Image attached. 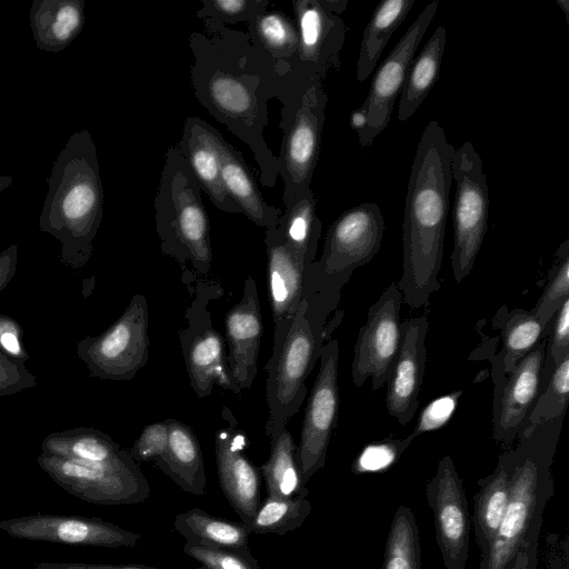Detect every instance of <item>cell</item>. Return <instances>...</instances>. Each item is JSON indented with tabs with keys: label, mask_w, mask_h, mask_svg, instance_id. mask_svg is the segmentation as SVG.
I'll use <instances>...</instances> for the list:
<instances>
[{
	"label": "cell",
	"mask_w": 569,
	"mask_h": 569,
	"mask_svg": "<svg viewBox=\"0 0 569 569\" xmlns=\"http://www.w3.org/2000/svg\"><path fill=\"white\" fill-rule=\"evenodd\" d=\"M173 528L187 542L219 548L247 547L251 533L241 521L214 517L200 508L177 515Z\"/></svg>",
	"instance_id": "e575fe53"
},
{
	"label": "cell",
	"mask_w": 569,
	"mask_h": 569,
	"mask_svg": "<svg viewBox=\"0 0 569 569\" xmlns=\"http://www.w3.org/2000/svg\"><path fill=\"white\" fill-rule=\"evenodd\" d=\"M569 356V299L556 312L547 342L541 391L547 386L553 368ZM541 393V392H540Z\"/></svg>",
	"instance_id": "7bdbcfd3"
},
{
	"label": "cell",
	"mask_w": 569,
	"mask_h": 569,
	"mask_svg": "<svg viewBox=\"0 0 569 569\" xmlns=\"http://www.w3.org/2000/svg\"><path fill=\"white\" fill-rule=\"evenodd\" d=\"M251 43L273 62L277 79L282 77L293 62L299 44L295 20L279 10L264 11L248 26Z\"/></svg>",
	"instance_id": "f546056e"
},
{
	"label": "cell",
	"mask_w": 569,
	"mask_h": 569,
	"mask_svg": "<svg viewBox=\"0 0 569 569\" xmlns=\"http://www.w3.org/2000/svg\"><path fill=\"white\" fill-rule=\"evenodd\" d=\"M270 446L268 460L258 467L264 480L267 496L277 498L308 496L309 489L301 481L296 459L297 446L290 431L286 428L270 440Z\"/></svg>",
	"instance_id": "d590c367"
},
{
	"label": "cell",
	"mask_w": 569,
	"mask_h": 569,
	"mask_svg": "<svg viewBox=\"0 0 569 569\" xmlns=\"http://www.w3.org/2000/svg\"><path fill=\"white\" fill-rule=\"evenodd\" d=\"M547 569H569V537L549 533L546 539Z\"/></svg>",
	"instance_id": "681fc988"
},
{
	"label": "cell",
	"mask_w": 569,
	"mask_h": 569,
	"mask_svg": "<svg viewBox=\"0 0 569 569\" xmlns=\"http://www.w3.org/2000/svg\"><path fill=\"white\" fill-rule=\"evenodd\" d=\"M563 417L525 429L512 450L499 456L509 472V498L502 521L479 569H510L515 556L538 538L543 511L553 496L551 465Z\"/></svg>",
	"instance_id": "5b68a950"
},
{
	"label": "cell",
	"mask_w": 569,
	"mask_h": 569,
	"mask_svg": "<svg viewBox=\"0 0 569 569\" xmlns=\"http://www.w3.org/2000/svg\"><path fill=\"white\" fill-rule=\"evenodd\" d=\"M167 442L168 422L166 419L147 425L129 449V453L136 462L153 461L164 452Z\"/></svg>",
	"instance_id": "bcb514c9"
},
{
	"label": "cell",
	"mask_w": 569,
	"mask_h": 569,
	"mask_svg": "<svg viewBox=\"0 0 569 569\" xmlns=\"http://www.w3.org/2000/svg\"><path fill=\"white\" fill-rule=\"evenodd\" d=\"M447 30L439 26L421 51L413 58L406 74L399 99L398 119L408 120L435 87L445 54Z\"/></svg>",
	"instance_id": "f1b7e54d"
},
{
	"label": "cell",
	"mask_w": 569,
	"mask_h": 569,
	"mask_svg": "<svg viewBox=\"0 0 569 569\" xmlns=\"http://www.w3.org/2000/svg\"><path fill=\"white\" fill-rule=\"evenodd\" d=\"M473 497L472 523L476 542L483 556L491 545L502 521L509 498V472L498 459L493 472L477 481Z\"/></svg>",
	"instance_id": "1f68e13d"
},
{
	"label": "cell",
	"mask_w": 569,
	"mask_h": 569,
	"mask_svg": "<svg viewBox=\"0 0 569 569\" xmlns=\"http://www.w3.org/2000/svg\"><path fill=\"white\" fill-rule=\"evenodd\" d=\"M426 497L433 512L436 540L446 569H466L470 517L462 480L450 456L438 463L435 476L426 485Z\"/></svg>",
	"instance_id": "ac0fdd59"
},
{
	"label": "cell",
	"mask_w": 569,
	"mask_h": 569,
	"mask_svg": "<svg viewBox=\"0 0 569 569\" xmlns=\"http://www.w3.org/2000/svg\"><path fill=\"white\" fill-rule=\"evenodd\" d=\"M539 539H530L515 556L510 569H536Z\"/></svg>",
	"instance_id": "f5cc1de1"
},
{
	"label": "cell",
	"mask_w": 569,
	"mask_h": 569,
	"mask_svg": "<svg viewBox=\"0 0 569 569\" xmlns=\"http://www.w3.org/2000/svg\"><path fill=\"white\" fill-rule=\"evenodd\" d=\"M37 385V378L23 362L0 349V397L11 396Z\"/></svg>",
	"instance_id": "7dc6e473"
},
{
	"label": "cell",
	"mask_w": 569,
	"mask_h": 569,
	"mask_svg": "<svg viewBox=\"0 0 569 569\" xmlns=\"http://www.w3.org/2000/svg\"><path fill=\"white\" fill-rule=\"evenodd\" d=\"M383 214L365 202L342 212L328 229L322 253L311 267L320 281L341 292L353 271L370 262L381 247Z\"/></svg>",
	"instance_id": "7c38bea8"
},
{
	"label": "cell",
	"mask_w": 569,
	"mask_h": 569,
	"mask_svg": "<svg viewBox=\"0 0 569 569\" xmlns=\"http://www.w3.org/2000/svg\"><path fill=\"white\" fill-rule=\"evenodd\" d=\"M34 569H160L146 565H107L87 562H38Z\"/></svg>",
	"instance_id": "f907efd6"
},
{
	"label": "cell",
	"mask_w": 569,
	"mask_h": 569,
	"mask_svg": "<svg viewBox=\"0 0 569 569\" xmlns=\"http://www.w3.org/2000/svg\"><path fill=\"white\" fill-rule=\"evenodd\" d=\"M18 263V246L10 244L0 252V293L13 278Z\"/></svg>",
	"instance_id": "816d5d0a"
},
{
	"label": "cell",
	"mask_w": 569,
	"mask_h": 569,
	"mask_svg": "<svg viewBox=\"0 0 569 569\" xmlns=\"http://www.w3.org/2000/svg\"><path fill=\"white\" fill-rule=\"evenodd\" d=\"M320 3L330 12L336 13L340 16L348 4V1L346 0H319Z\"/></svg>",
	"instance_id": "db71d44e"
},
{
	"label": "cell",
	"mask_w": 569,
	"mask_h": 569,
	"mask_svg": "<svg viewBox=\"0 0 569 569\" xmlns=\"http://www.w3.org/2000/svg\"><path fill=\"white\" fill-rule=\"evenodd\" d=\"M555 258L543 292L531 309L545 327L552 322L562 302L569 299V240L559 246Z\"/></svg>",
	"instance_id": "ab89813d"
},
{
	"label": "cell",
	"mask_w": 569,
	"mask_h": 569,
	"mask_svg": "<svg viewBox=\"0 0 569 569\" xmlns=\"http://www.w3.org/2000/svg\"><path fill=\"white\" fill-rule=\"evenodd\" d=\"M164 452L152 462L182 490L203 496L207 477L200 443L193 430L177 419H167Z\"/></svg>",
	"instance_id": "d4e9b609"
},
{
	"label": "cell",
	"mask_w": 569,
	"mask_h": 569,
	"mask_svg": "<svg viewBox=\"0 0 569 569\" xmlns=\"http://www.w3.org/2000/svg\"><path fill=\"white\" fill-rule=\"evenodd\" d=\"M9 536L30 541L104 548L134 547L140 533L100 518L36 513L0 521Z\"/></svg>",
	"instance_id": "d6986e66"
},
{
	"label": "cell",
	"mask_w": 569,
	"mask_h": 569,
	"mask_svg": "<svg viewBox=\"0 0 569 569\" xmlns=\"http://www.w3.org/2000/svg\"><path fill=\"white\" fill-rule=\"evenodd\" d=\"M428 319L413 317L401 323V343L392 371L386 381V406L401 425L413 418L423 381Z\"/></svg>",
	"instance_id": "44dd1931"
},
{
	"label": "cell",
	"mask_w": 569,
	"mask_h": 569,
	"mask_svg": "<svg viewBox=\"0 0 569 569\" xmlns=\"http://www.w3.org/2000/svg\"><path fill=\"white\" fill-rule=\"evenodd\" d=\"M194 298L184 312L187 327L179 331L190 386L198 398L211 395L216 385L238 393L228 370L222 336L214 329L208 305L223 293L214 280L192 273Z\"/></svg>",
	"instance_id": "9c48e42d"
},
{
	"label": "cell",
	"mask_w": 569,
	"mask_h": 569,
	"mask_svg": "<svg viewBox=\"0 0 569 569\" xmlns=\"http://www.w3.org/2000/svg\"><path fill=\"white\" fill-rule=\"evenodd\" d=\"M200 188L178 146L166 152L154 197L156 231L161 252L202 277L212 267L210 223Z\"/></svg>",
	"instance_id": "8992f818"
},
{
	"label": "cell",
	"mask_w": 569,
	"mask_h": 569,
	"mask_svg": "<svg viewBox=\"0 0 569 569\" xmlns=\"http://www.w3.org/2000/svg\"><path fill=\"white\" fill-rule=\"evenodd\" d=\"M39 467L70 495L96 505H134L148 499L150 486L126 450L103 462L71 460L41 452Z\"/></svg>",
	"instance_id": "ba28073f"
},
{
	"label": "cell",
	"mask_w": 569,
	"mask_h": 569,
	"mask_svg": "<svg viewBox=\"0 0 569 569\" xmlns=\"http://www.w3.org/2000/svg\"><path fill=\"white\" fill-rule=\"evenodd\" d=\"M221 416L227 425L214 436L219 485L241 522L249 528L260 506L261 475L246 455V436L238 429L230 409L223 407Z\"/></svg>",
	"instance_id": "ffe728a7"
},
{
	"label": "cell",
	"mask_w": 569,
	"mask_h": 569,
	"mask_svg": "<svg viewBox=\"0 0 569 569\" xmlns=\"http://www.w3.org/2000/svg\"><path fill=\"white\" fill-rule=\"evenodd\" d=\"M182 550L200 563L198 569H261L248 546L219 548L186 542Z\"/></svg>",
	"instance_id": "b9f144b4"
},
{
	"label": "cell",
	"mask_w": 569,
	"mask_h": 569,
	"mask_svg": "<svg viewBox=\"0 0 569 569\" xmlns=\"http://www.w3.org/2000/svg\"><path fill=\"white\" fill-rule=\"evenodd\" d=\"M453 152L440 123L429 121L412 161L402 222L403 264L397 284L411 308L428 303L440 288Z\"/></svg>",
	"instance_id": "7a4b0ae2"
},
{
	"label": "cell",
	"mask_w": 569,
	"mask_h": 569,
	"mask_svg": "<svg viewBox=\"0 0 569 569\" xmlns=\"http://www.w3.org/2000/svg\"><path fill=\"white\" fill-rule=\"evenodd\" d=\"M438 7L439 1H431L413 20L377 69L363 103L352 112L350 122L361 148L370 147L389 124L408 69Z\"/></svg>",
	"instance_id": "4fadbf2b"
},
{
	"label": "cell",
	"mask_w": 569,
	"mask_h": 569,
	"mask_svg": "<svg viewBox=\"0 0 569 569\" xmlns=\"http://www.w3.org/2000/svg\"><path fill=\"white\" fill-rule=\"evenodd\" d=\"M149 307L141 293L132 296L122 315L102 333L77 343V355L91 378L129 381L149 358Z\"/></svg>",
	"instance_id": "30bf717a"
},
{
	"label": "cell",
	"mask_w": 569,
	"mask_h": 569,
	"mask_svg": "<svg viewBox=\"0 0 569 569\" xmlns=\"http://www.w3.org/2000/svg\"><path fill=\"white\" fill-rule=\"evenodd\" d=\"M13 178L10 176H2L0 174V192L10 187L12 183Z\"/></svg>",
	"instance_id": "9f6ffc18"
},
{
	"label": "cell",
	"mask_w": 569,
	"mask_h": 569,
	"mask_svg": "<svg viewBox=\"0 0 569 569\" xmlns=\"http://www.w3.org/2000/svg\"><path fill=\"white\" fill-rule=\"evenodd\" d=\"M222 134L203 119L190 116L184 120L182 137L177 144L200 190L212 204L226 213H241L228 196L221 177Z\"/></svg>",
	"instance_id": "603a6c76"
},
{
	"label": "cell",
	"mask_w": 569,
	"mask_h": 569,
	"mask_svg": "<svg viewBox=\"0 0 569 569\" xmlns=\"http://www.w3.org/2000/svg\"><path fill=\"white\" fill-rule=\"evenodd\" d=\"M319 360V371L308 397L300 442L296 450V459L305 486L317 471L325 467L330 438L337 426L339 411V343L337 339H331L323 345Z\"/></svg>",
	"instance_id": "9a60e30c"
},
{
	"label": "cell",
	"mask_w": 569,
	"mask_h": 569,
	"mask_svg": "<svg viewBox=\"0 0 569 569\" xmlns=\"http://www.w3.org/2000/svg\"><path fill=\"white\" fill-rule=\"evenodd\" d=\"M408 447L402 440H390L366 447L352 465L356 473L375 472L390 467Z\"/></svg>",
	"instance_id": "f6af8a7d"
},
{
	"label": "cell",
	"mask_w": 569,
	"mask_h": 569,
	"mask_svg": "<svg viewBox=\"0 0 569 569\" xmlns=\"http://www.w3.org/2000/svg\"><path fill=\"white\" fill-rule=\"evenodd\" d=\"M228 345L227 363L238 393L249 389L257 377L258 356L263 331L261 308L254 279L248 276L243 295L224 317Z\"/></svg>",
	"instance_id": "7402d4cb"
},
{
	"label": "cell",
	"mask_w": 569,
	"mask_h": 569,
	"mask_svg": "<svg viewBox=\"0 0 569 569\" xmlns=\"http://www.w3.org/2000/svg\"><path fill=\"white\" fill-rule=\"evenodd\" d=\"M126 450L109 435L87 427L51 432L41 441V452L80 461H109Z\"/></svg>",
	"instance_id": "836d02e7"
},
{
	"label": "cell",
	"mask_w": 569,
	"mask_h": 569,
	"mask_svg": "<svg viewBox=\"0 0 569 569\" xmlns=\"http://www.w3.org/2000/svg\"><path fill=\"white\" fill-rule=\"evenodd\" d=\"M556 3L563 11L567 23H569V1L568 0H558Z\"/></svg>",
	"instance_id": "11a10c76"
},
{
	"label": "cell",
	"mask_w": 569,
	"mask_h": 569,
	"mask_svg": "<svg viewBox=\"0 0 569 569\" xmlns=\"http://www.w3.org/2000/svg\"><path fill=\"white\" fill-rule=\"evenodd\" d=\"M461 395L462 390H457L443 395L427 405L419 415L418 423L412 432L403 439L406 446L409 447L413 439L421 433L437 430L445 426L453 415Z\"/></svg>",
	"instance_id": "ee69618b"
},
{
	"label": "cell",
	"mask_w": 569,
	"mask_h": 569,
	"mask_svg": "<svg viewBox=\"0 0 569 569\" xmlns=\"http://www.w3.org/2000/svg\"><path fill=\"white\" fill-rule=\"evenodd\" d=\"M284 207L278 224L269 229L289 247L297 260L308 268L316 260L322 229L312 190L302 192Z\"/></svg>",
	"instance_id": "83f0119b"
},
{
	"label": "cell",
	"mask_w": 569,
	"mask_h": 569,
	"mask_svg": "<svg viewBox=\"0 0 569 569\" xmlns=\"http://www.w3.org/2000/svg\"><path fill=\"white\" fill-rule=\"evenodd\" d=\"M415 2V0L379 2L362 33L356 66V78L359 82L367 80L373 72L386 46L407 18Z\"/></svg>",
	"instance_id": "4dcf8cb0"
},
{
	"label": "cell",
	"mask_w": 569,
	"mask_h": 569,
	"mask_svg": "<svg viewBox=\"0 0 569 569\" xmlns=\"http://www.w3.org/2000/svg\"><path fill=\"white\" fill-rule=\"evenodd\" d=\"M268 6V0H202L196 16L203 23L216 26L249 23L263 13Z\"/></svg>",
	"instance_id": "60d3db41"
},
{
	"label": "cell",
	"mask_w": 569,
	"mask_h": 569,
	"mask_svg": "<svg viewBox=\"0 0 569 569\" xmlns=\"http://www.w3.org/2000/svg\"><path fill=\"white\" fill-rule=\"evenodd\" d=\"M382 569H421L419 528L407 506H399L392 518Z\"/></svg>",
	"instance_id": "8d00e7d4"
},
{
	"label": "cell",
	"mask_w": 569,
	"mask_h": 569,
	"mask_svg": "<svg viewBox=\"0 0 569 569\" xmlns=\"http://www.w3.org/2000/svg\"><path fill=\"white\" fill-rule=\"evenodd\" d=\"M451 177L456 182L453 278L461 282L472 270L488 229L489 189L482 161L470 141L455 149Z\"/></svg>",
	"instance_id": "8fae6325"
},
{
	"label": "cell",
	"mask_w": 569,
	"mask_h": 569,
	"mask_svg": "<svg viewBox=\"0 0 569 569\" xmlns=\"http://www.w3.org/2000/svg\"><path fill=\"white\" fill-rule=\"evenodd\" d=\"M402 301L397 282H392L370 306L355 345L351 377L356 387L371 378L372 390H378L388 380L401 343Z\"/></svg>",
	"instance_id": "e0dca14e"
},
{
	"label": "cell",
	"mask_w": 569,
	"mask_h": 569,
	"mask_svg": "<svg viewBox=\"0 0 569 569\" xmlns=\"http://www.w3.org/2000/svg\"><path fill=\"white\" fill-rule=\"evenodd\" d=\"M328 96L323 82L306 92L292 122L283 131L278 174L283 181V203L310 190L320 151Z\"/></svg>",
	"instance_id": "2e32d148"
},
{
	"label": "cell",
	"mask_w": 569,
	"mask_h": 569,
	"mask_svg": "<svg viewBox=\"0 0 569 569\" xmlns=\"http://www.w3.org/2000/svg\"><path fill=\"white\" fill-rule=\"evenodd\" d=\"M267 288L274 326L293 316L307 290V269L287 244L266 229Z\"/></svg>",
	"instance_id": "cb8c5ba5"
},
{
	"label": "cell",
	"mask_w": 569,
	"mask_h": 569,
	"mask_svg": "<svg viewBox=\"0 0 569 569\" xmlns=\"http://www.w3.org/2000/svg\"><path fill=\"white\" fill-rule=\"evenodd\" d=\"M569 399V356L557 365L539 395L526 422V429L565 417Z\"/></svg>",
	"instance_id": "f35d334b"
},
{
	"label": "cell",
	"mask_w": 569,
	"mask_h": 569,
	"mask_svg": "<svg viewBox=\"0 0 569 569\" xmlns=\"http://www.w3.org/2000/svg\"><path fill=\"white\" fill-rule=\"evenodd\" d=\"M83 0H34L29 17L37 48L46 52L67 48L83 28Z\"/></svg>",
	"instance_id": "484cf974"
},
{
	"label": "cell",
	"mask_w": 569,
	"mask_h": 569,
	"mask_svg": "<svg viewBox=\"0 0 569 569\" xmlns=\"http://www.w3.org/2000/svg\"><path fill=\"white\" fill-rule=\"evenodd\" d=\"M311 509L308 496L293 498L267 496L249 527L250 532L284 536L301 527Z\"/></svg>",
	"instance_id": "74e56055"
},
{
	"label": "cell",
	"mask_w": 569,
	"mask_h": 569,
	"mask_svg": "<svg viewBox=\"0 0 569 569\" xmlns=\"http://www.w3.org/2000/svg\"><path fill=\"white\" fill-rule=\"evenodd\" d=\"M547 336L535 345L510 373L503 370L500 351L488 356L493 381V438L498 442L511 443L526 429L529 413L542 389Z\"/></svg>",
	"instance_id": "5bb4252c"
},
{
	"label": "cell",
	"mask_w": 569,
	"mask_h": 569,
	"mask_svg": "<svg viewBox=\"0 0 569 569\" xmlns=\"http://www.w3.org/2000/svg\"><path fill=\"white\" fill-rule=\"evenodd\" d=\"M299 44L288 71L278 79L277 99L281 102L279 128L292 122L303 96L316 82L341 67L346 24L340 16L327 10L319 0H292Z\"/></svg>",
	"instance_id": "52a82bcc"
},
{
	"label": "cell",
	"mask_w": 569,
	"mask_h": 569,
	"mask_svg": "<svg viewBox=\"0 0 569 569\" xmlns=\"http://www.w3.org/2000/svg\"><path fill=\"white\" fill-rule=\"evenodd\" d=\"M502 340V365L506 373H510L516 365L548 332L551 323L545 327L532 311L515 308L509 310L502 306L492 319Z\"/></svg>",
	"instance_id": "d6a6232c"
},
{
	"label": "cell",
	"mask_w": 569,
	"mask_h": 569,
	"mask_svg": "<svg viewBox=\"0 0 569 569\" xmlns=\"http://www.w3.org/2000/svg\"><path fill=\"white\" fill-rule=\"evenodd\" d=\"M0 349L23 363L30 358L22 343V329L19 322L7 315H0Z\"/></svg>",
	"instance_id": "c3c4849f"
},
{
	"label": "cell",
	"mask_w": 569,
	"mask_h": 569,
	"mask_svg": "<svg viewBox=\"0 0 569 569\" xmlns=\"http://www.w3.org/2000/svg\"><path fill=\"white\" fill-rule=\"evenodd\" d=\"M310 266L307 290L297 311L274 326L272 353L264 367L269 408L266 435L270 440L287 428L303 403L307 378L325 345L327 319L340 301L341 292L325 286Z\"/></svg>",
	"instance_id": "277c9868"
},
{
	"label": "cell",
	"mask_w": 569,
	"mask_h": 569,
	"mask_svg": "<svg viewBox=\"0 0 569 569\" xmlns=\"http://www.w3.org/2000/svg\"><path fill=\"white\" fill-rule=\"evenodd\" d=\"M221 177L231 200L250 221L266 229L278 224L280 210L268 204L240 151L224 141Z\"/></svg>",
	"instance_id": "4316f807"
},
{
	"label": "cell",
	"mask_w": 569,
	"mask_h": 569,
	"mask_svg": "<svg viewBox=\"0 0 569 569\" xmlns=\"http://www.w3.org/2000/svg\"><path fill=\"white\" fill-rule=\"evenodd\" d=\"M47 183L40 230L60 242V262L80 270L92 256L103 204L97 147L87 129L69 137Z\"/></svg>",
	"instance_id": "3957f363"
},
{
	"label": "cell",
	"mask_w": 569,
	"mask_h": 569,
	"mask_svg": "<svg viewBox=\"0 0 569 569\" xmlns=\"http://www.w3.org/2000/svg\"><path fill=\"white\" fill-rule=\"evenodd\" d=\"M192 32L190 80L198 102L233 136L248 144L260 170V182L271 188L278 178L277 157L263 137L270 99L278 79L272 60L257 49L248 33L203 23Z\"/></svg>",
	"instance_id": "6da1fadb"
}]
</instances>
